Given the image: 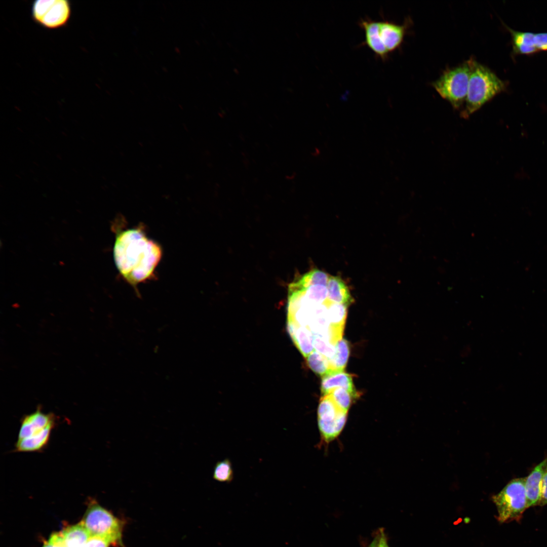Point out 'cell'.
<instances>
[{
	"mask_svg": "<svg viewBox=\"0 0 547 547\" xmlns=\"http://www.w3.org/2000/svg\"><path fill=\"white\" fill-rule=\"evenodd\" d=\"M306 359L308 366L316 374L323 376L330 371L329 359L315 349Z\"/></svg>",
	"mask_w": 547,
	"mask_h": 547,
	"instance_id": "d6986e66",
	"label": "cell"
},
{
	"mask_svg": "<svg viewBox=\"0 0 547 547\" xmlns=\"http://www.w3.org/2000/svg\"><path fill=\"white\" fill-rule=\"evenodd\" d=\"M335 348L334 356L329 360L330 372L344 371L349 355L348 343L346 340L341 339L336 344Z\"/></svg>",
	"mask_w": 547,
	"mask_h": 547,
	"instance_id": "e0dca14e",
	"label": "cell"
},
{
	"mask_svg": "<svg viewBox=\"0 0 547 547\" xmlns=\"http://www.w3.org/2000/svg\"><path fill=\"white\" fill-rule=\"evenodd\" d=\"M287 325L293 341L302 355L306 358L315 350L312 333L306 326H298L288 321Z\"/></svg>",
	"mask_w": 547,
	"mask_h": 547,
	"instance_id": "9a60e30c",
	"label": "cell"
},
{
	"mask_svg": "<svg viewBox=\"0 0 547 547\" xmlns=\"http://www.w3.org/2000/svg\"><path fill=\"white\" fill-rule=\"evenodd\" d=\"M61 533L66 547H84L91 536L82 521L64 528Z\"/></svg>",
	"mask_w": 547,
	"mask_h": 547,
	"instance_id": "2e32d148",
	"label": "cell"
},
{
	"mask_svg": "<svg viewBox=\"0 0 547 547\" xmlns=\"http://www.w3.org/2000/svg\"><path fill=\"white\" fill-rule=\"evenodd\" d=\"M347 416L348 411L338 407L329 395L322 396L317 410V422L324 443L329 444L339 436Z\"/></svg>",
	"mask_w": 547,
	"mask_h": 547,
	"instance_id": "8992f818",
	"label": "cell"
},
{
	"mask_svg": "<svg viewBox=\"0 0 547 547\" xmlns=\"http://www.w3.org/2000/svg\"><path fill=\"white\" fill-rule=\"evenodd\" d=\"M348 306L338 302H333L329 306L328 315L331 327L343 331Z\"/></svg>",
	"mask_w": 547,
	"mask_h": 547,
	"instance_id": "ac0fdd59",
	"label": "cell"
},
{
	"mask_svg": "<svg viewBox=\"0 0 547 547\" xmlns=\"http://www.w3.org/2000/svg\"><path fill=\"white\" fill-rule=\"evenodd\" d=\"M377 535L378 537L377 547H389L383 531L380 530Z\"/></svg>",
	"mask_w": 547,
	"mask_h": 547,
	"instance_id": "484cf974",
	"label": "cell"
},
{
	"mask_svg": "<svg viewBox=\"0 0 547 547\" xmlns=\"http://www.w3.org/2000/svg\"><path fill=\"white\" fill-rule=\"evenodd\" d=\"M313 344L315 350L331 359L335 353V346L327 339L318 334H313Z\"/></svg>",
	"mask_w": 547,
	"mask_h": 547,
	"instance_id": "7402d4cb",
	"label": "cell"
},
{
	"mask_svg": "<svg viewBox=\"0 0 547 547\" xmlns=\"http://www.w3.org/2000/svg\"><path fill=\"white\" fill-rule=\"evenodd\" d=\"M43 547H66L61 532L53 533Z\"/></svg>",
	"mask_w": 547,
	"mask_h": 547,
	"instance_id": "603a6c76",
	"label": "cell"
},
{
	"mask_svg": "<svg viewBox=\"0 0 547 547\" xmlns=\"http://www.w3.org/2000/svg\"><path fill=\"white\" fill-rule=\"evenodd\" d=\"M408 24L407 21L403 24H398L385 19L378 20L377 36L389 55L402 45Z\"/></svg>",
	"mask_w": 547,
	"mask_h": 547,
	"instance_id": "ba28073f",
	"label": "cell"
},
{
	"mask_svg": "<svg viewBox=\"0 0 547 547\" xmlns=\"http://www.w3.org/2000/svg\"><path fill=\"white\" fill-rule=\"evenodd\" d=\"M378 544V537L377 535L373 539L368 547H377Z\"/></svg>",
	"mask_w": 547,
	"mask_h": 547,
	"instance_id": "4316f807",
	"label": "cell"
},
{
	"mask_svg": "<svg viewBox=\"0 0 547 547\" xmlns=\"http://www.w3.org/2000/svg\"><path fill=\"white\" fill-rule=\"evenodd\" d=\"M512 37L514 53L530 54L547 51V32L534 33L514 30L506 26Z\"/></svg>",
	"mask_w": 547,
	"mask_h": 547,
	"instance_id": "9c48e42d",
	"label": "cell"
},
{
	"mask_svg": "<svg viewBox=\"0 0 547 547\" xmlns=\"http://www.w3.org/2000/svg\"><path fill=\"white\" fill-rule=\"evenodd\" d=\"M110 543L106 539L97 536H90L84 547H108Z\"/></svg>",
	"mask_w": 547,
	"mask_h": 547,
	"instance_id": "cb8c5ba5",
	"label": "cell"
},
{
	"mask_svg": "<svg viewBox=\"0 0 547 547\" xmlns=\"http://www.w3.org/2000/svg\"><path fill=\"white\" fill-rule=\"evenodd\" d=\"M31 13L32 20L43 27L58 29L68 23L71 7L67 0H37L33 2Z\"/></svg>",
	"mask_w": 547,
	"mask_h": 547,
	"instance_id": "52a82bcc",
	"label": "cell"
},
{
	"mask_svg": "<svg viewBox=\"0 0 547 547\" xmlns=\"http://www.w3.org/2000/svg\"><path fill=\"white\" fill-rule=\"evenodd\" d=\"M336 404L342 409L348 411L358 393H351L343 388H337L329 394Z\"/></svg>",
	"mask_w": 547,
	"mask_h": 547,
	"instance_id": "44dd1931",
	"label": "cell"
},
{
	"mask_svg": "<svg viewBox=\"0 0 547 547\" xmlns=\"http://www.w3.org/2000/svg\"><path fill=\"white\" fill-rule=\"evenodd\" d=\"M471 72L466 98L461 116L468 118L505 89L504 83L490 69L470 58Z\"/></svg>",
	"mask_w": 547,
	"mask_h": 547,
	"instance_id": "7a4b0ae2",
	"label": "cell"
},
{
	"mask_svg": "<svg viewBox=\"0 0 547 547\" xmlns=\"http://www.w3.org/2000/svg\"><path fill=\"white\" fill-rule=\"evenodd\" d=\"M547 467V458L536 465L525 478V488L527 507L539 505L543 475Z\"/></svg>",
	"mask_w": 547,
	"mask_h": 547,
	"instance_id": "8fae6325",
	"label": "cell"
},
{
	"mask_svg": "<svg viewBox=\"0 0 547 547\" xmlns=\"http://www.w3.org/2000/svg\"><path fill=\"white\" fill-rule=\"evenodd\" d=\"M56 419L53 413H45L40 407H37L34 412L22 417L17 440L27 438L41 433L49 425L56 423Z\"/></svg>",
	"mask_w": 547,
	"mask_h": 547,
	"instance_id": "30bf717a",
	"label": "cell"
},
{
	"mask_svg": "<svg viewBox=\"0 0 547 547\" xmlns=\"http://www.w3.org/2000/svg\"><path fill=\"white\" fill-rule=\"evenodd\" d=\"M56 423L47 427L41 433L33 436L17 440L14 451L18 452H40L48 446L52 431Z\"/></svg>",
	"mask_w": 547,
	"mask_h": 547,
	"instance_id": "4fadbf2b",
	"label": "cell"
},
{
	"mask_svg": "<svg viewBox=\"0 0 547 547\" xmlns=\"http://www.w3.org/2000/svg\"><path fill=\"white\" fill-rule=\"evenodd\" d=\"M471 72L470 59L454 67L445 70L432 86L442 98L455 109H459L465 102Z\"/></svg>",
	"mask_w": 547,
	"mask_h": 547,
	"instance_id": "277c9868",
	"label": "cell"
},
{
	"mask_svg": "<svg viewBox=\"0 0 547 547\" xmlns=\"http://www.w3.org/2000/svg\"><path fill=\"white\" fill-rule=\"evenodd\" d=\"M232 464L228 458L218 461L215 465L213 478L218 482L230 483L233 479Z\"/></svg>",
	"mask_w": 547,
	"mask_h": 547,
	"instance_id": "ffe728a7",
	"label": "cell"
},
{
	"mask_svg": "<svg viewBox=\"0 0 547 547\" xmlns=\"http://www.w3.org/2000/svg\"><path fill=\"white\" fill-rule=\"evenodd\" d=\"M337 388H343L351 393H357L350 374L344 371H331L323 376L321 386L322 396L328 395Z\"/></svg>",
	"mask_w": 547,
	"mask_h": 547,
	"instance_id": "5bb4252c",
	"label": "cell"
},
{
	"mask_svg": "<svg viewBox=\"0 0 547 547\" xmlns=\"http://www.w3.org/2000/svg\"><path fill=\"white\" fill-rule=\"evenodd\" d=\"M162 256L161 246L147 237L142 227L126 229L116 235L115 264L122 277L135 287L154 276Z\"/></svg>",
	"mask_w": 547,
	"mask_h": 547,
	"instance_id": "6da1fadb",
	"label": "cell"
},
{
	"mask_svg": "<svg viewBox=\"0 0 547 547\" xmlns=\"http://www.w3.org/2000/svg\"><path fill=\"white\" fill-rule=\"evenodd\" d=\"M82 522L91 536L102 537L114 546H123V522L96 500L90 499Z\"/></svg>",
	"mask_w": 547,
	"mask_h": 547,
	"instance_id": "3957f363",
	"label": "cell"
},
{
	"mask_svg": "<svg viewBox=\"0 0 547 547\" xmlns=\"http://www.w3.org/2000/svg\"><path fill=\"white\" fill-rule=\"evenodd\" d=\"M546 504H547V467L542 480L541 498L539 505L543 506Z\"/></svg>",
	"mask_w": 547,
	"mask_h": 547,
	"instance_id": "d4e9b609",
	"label": "cell"
},
{
	"mask_svg": "<svg viewBox=\"0 0 547 547\" xmlns=\"http://www.w3.org/2000/svg\"><path fill=\"white\" fill-rule=\"evenodd\" d=\"M377 21L368 17L361 19L359 21L358 25L363 30L365 35V40L361 45L367 46L377 58L385 61L388 59L389 54L377 39Z\"/></svg>",
	"mask_w": 547,
	"mask_h": 547,
	"instance_id": "7c38bea8",
	"label": "cell"
},
{
	"mask_svg": "<svg viewBox=\"0 0 547 547\" xmlns=\"http://www.w3.org/2000/svg\"><path fill=\"white\" fill-rule=\"evenodd\" d=\"M525 478L512 479L497 494L492 497L500 523L518 521L527 509Z\"/></svg>",
	"mask_w": 547,
	"mask_h": 547,
	"instance_id": "5b68a950",
	"label": "cell"
}]
</instances>
